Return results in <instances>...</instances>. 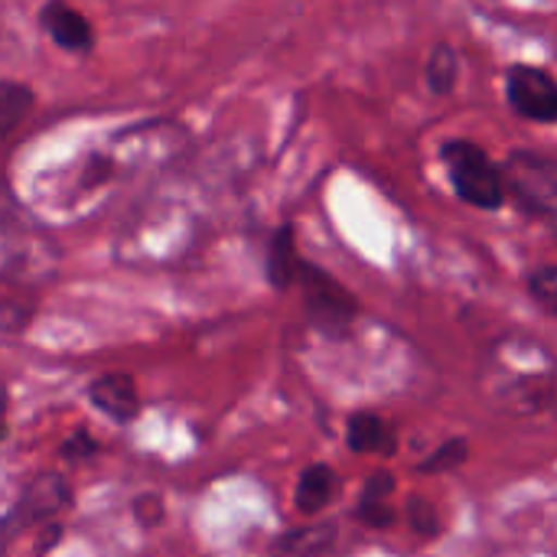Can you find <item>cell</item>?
I'll list each match as a JSON object with an SVG mask.
<instances>
[{"label": "cell", "instance_id": "obj_5", "mask_svg": "<svg viewBox=\"0 0 557 557\" xmlns=\"http://www.w3.org/2000/svg\"><path fill=\"white\" fill-rule=\"evenodd\" d=\"M69 506H72V486H69L65 476L49 473V470L33 473V476L20 486V493H16V499H13V506H10V512H7L3 532L13 539L16 532H29V529L49 525V522H55Z\"/></svg>", "mask_w": 557, "mask_h": 557}, {"label": "cell", "instance_id": "obj_10", "mask_svg": "<svg viewBox=\"0 0 557 557\" xmlns=\"http://www.w3.org/2000/svg\"><path fill=\"white\" fill-rule=\"evenodd\" d=\"M300 271H304V258L297 251V232L294 225H277L264 245V277L274 290H287L300 281Z\"/></svg>", "mask_w": 557, "mask_h": 557}, {"label": "cell", "instance_id": "obj_8", "mask_svg": "<svg viewBox=\"0 0 557 557\" xmlns=\"http://www.w3.org/2000/svg\"><path fill=\"white\" fill-rule=\"evenodd\" d=\"M39 29L62 49V52H75L85 55L95 46V29L88 23V16L72 7L69 0H46L39 7Z\"/></svg>", "mask_w": 557, "mask_h": 557}, {"label": "cell", "instance_id": "obj_14", "mask_svg": "<svg viewBox=\"0 0 557 557\" xmlns=\"http://www.w3.org/2000/svg\"><path fill=\"white\" fill-rule=\"evenodd\" d=\"M428 88L437 95V98H447L454 88H457V78H460V59H457V49L441 42L431 49V59H428Z\"/></svg>", "mask_w": 557, "mask_h": 557}, {"label": "cell", "instance_id": "obj_6", "mask_svg": "<svg viewBox=\"0 0 557 557\" xmlns=\"http://www.w3.org/2000/svg\"><path fill=\"white\" fill-rule=\"evenodd\" d=\"M506 98L509 108L535 124H557V78L529 62H516L506 72Z\"/></svg>", "mask_w": 557, "mask_h": 557}, {"label": "cell", "instance_id": "obj_15", "mask_svg": "<svg viewBox=\"0 0 557 557\" xmlns=\"http://www.w3.org/2000/svg\"><path fill=\"white\" fill-rule=\"evenodd\" d=\"M467 460H470V441L467 437H447L418 463V473L421 476H444V473L460 470Z\"/></svg>", "mask_w": 557, "mask_h": 557}, {"label": "cell", "instance_id": "obj_11", "mask_svg": "<svg viewBox=\"0 0 557 557\" xmlns=\"http://www.w3.org/2000/svg\"><path fill=\"white\" fill-rule=\"evenodd\" d=\"M392 496H395V476L388 470H375L362 490H359V499H356V519L366 525V529H392L395 525V509H392Z\"/></svg>", "mask_w": 557, "mask_h": 557}, {"label": "cell", "instance_id": "obj_7", "mask_svg": "<svg viewBox=\"0 0 557 557\" xmlns=\"http://www.w3.org/2000/svg\"><path fill=\"white\" fill-rule=\"evenodd\" d=\"M85 398L88 405L104 414L111 424H134L140 418V395H137V382L127 372H101L85 385Z\"/></svg>", "mask_w": 557, "mask_h": 557}, {"label": "cell", "instance_id": "obj_17", "mask_svg": "<svg viewBox=\"0 0 557 557\" xmlns=\"http://www.w3.org/2000/svg\"><path fill=\"white\" fill-rule=\"evenodd\" d=\"M525 294L529 300L557 320V264H542L525 274Z\"/></svg>", "mask_w": 557, "mask_h": 557}, {"label": "cell", "instance_id": "obj_4", "mask_svg": "<svg viewBox=\"0 0 557 557\" xmlns=\"http://www.w3.org/2000/svg\"><path fill=\"white\" fill-rule=\"evenodd\" d=\"M297 287L304 294V310H307L310 330H317L326 339H346L352 333L362 307L343 281H336L326 268L304 261Z\"/></svg>", "mask_w": 557, "mask_h": 557}, {"label": "cell", "instance_id": "obj_19", "mask_svg": "<svg viewBox=\"0 0 557 557\" xmlns=\"http://www.w3.org/2000/svg\"><path fill=\"white\" fill-rule=\"evenodd\" d=\"M131 516L140 529H157L166 519V506L157 493H144L131 503Z\"/></svg>", "mask_w": 557, "mask_h": 557}, {"label": "cell", "instance_id": "obj_2", "mask_svg": "<svg viewBox=\"0 0 557 557\" xmlns=\"http://www.w3.org/2000/svg\"><path fill=\"white\" fill-rule=\"evenodd\" d=\"M441 163L450 176V186L454 193L473 206V209H483V212H499L509 199V189H506V173L499 163H493V157L467 140V137H454V140H444L441 144Z\"/></svg>", "mask_w": 557, "mask_h": 557}, {"label": "cell", "instance_id": "obj_1", "mask_svg": "<svg viewBox=\"0 0 557 557\" xmlns=\"http://www.w3.org/2000/svg\"><path fill=\"white\" fill-rule=\"evenodd\" d=\"M473 388L499 418H552L557 414V352L525 333L496 336L476 356Z\"/></svg>", "mask_w": 557, "mask_h": 557}, {"label": "cell", "instance_id": "obj_18", "mask_svg": "<svg viewBox=\"0 0 557 557\" xmlns=\"http://www.w3.org/2000/svg\"><path fill=\"white\" fill-rule=\"evenodd\" d=\"M405 516H408L411 532L421 535V539H434L441 532V516H437V509L428 499H411L408 509H405Z\"/></svg>", "mask_w": 557, "mask_h": 557}, {"label": "cell", "instance_id": "obj_20", "mask_svg": "<svg viewBox=\"0 0 557 557\" xmlns=\"http://www.w3.org/2000/svg\"><path fill=\"white\" fill-rule=\"evenodd\" d=\"M91 454H98V444H95V437H91L88 431H75V434L62 444V457H65V460H85V457H91Z\"/></svg>", "mask_w": 557, "mask_h": 557}, {"label": "cell", "instance_id": "obj_16", "mask_svg": "<svg viewBox=\"0 0 557 557\" xmlns=\"http://www.w3.org/2000/svg\"><path fill=\"white\" fill-rule=\"evenodd\" d=\"M33 108V88H26L23 82L3 78L0 82V131L3 137H10L20 121L26 117V111Z\"/></svg>", "mask_w": 557, "mask_h": 557}, {"label": "cell", "instance_id": "obj_12", "mask_svg": "<svg viewBox=\"0 0 557 557\" xmlns=\"http://www.w3.org/2000/svg\"><path fill=\"white\" fill-rule=\"evenodd\" d=\"M339 493V476L330 463H310L304 467V473L297 476V486H294V506L300 516L313 519L320 516Z\"/></svg>", "mask_w": 557, "mask_h": 557}, {"label": "cell", "instance_id": "obj_3", "mask_svg": "<svg viewBox=\"0 0 557 557\" xmlns=\"http://www.w3.org/2000/svg\"><path fill=\"white\" fill-rule=\"evenodd\" d=\"M509 199L557 242V157L539 150H512L503 163Z\"/></svg>", "mask_w": 557, "mask_h": 557}, {"label": "cell", "instance_id": "obj_9", "mask_svg": "<svg viewBox=\"0 0 557 557\" xmlns=\"http://www.w3.org/2000/svg\"><path fill=\"white\" fill-rule=\"evenodd\" d=\"M346 447L359 457H395L401 441H398V428L392 421H385L375 411H356L346 421Z\"/></svg>", "mask_w": 557, "mask_h": 557}, {"label": "cell", "instance_id": "obj_13", "mask_svg": "<svg viewBox=\"0 0 557 557\" xmlns=\"http://www.w3.org/2000/svg\"><path fill=\"white\" fill-rule=\"evenodd\" d=\"M336 545V525L333 522H313L304 529L281 532L271 542V557H326Z\"/></svg>", "mask_w": 557, "mask_h": 557}]
</instances>
